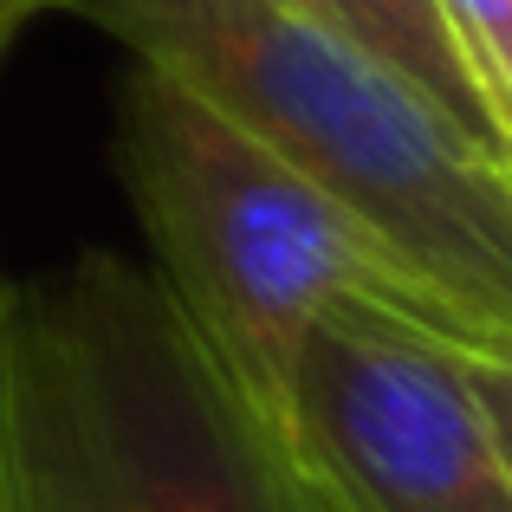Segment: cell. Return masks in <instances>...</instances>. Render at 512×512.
Here are the masks:
<instances>
[{
	"label": "cell",
	"instance_id": "6da1fadb",
	"mask_svg": "<svg viewBox=\"0 0 512 512\" xmlns=\"http://www.w3.org/2000/svg\"><path fill=\"white\" fill-rule=\"evenodd\" d=\"M208 91L344 208L474 357H512V163L292 0H46Z\"/></svg>",
	"mask_w": 512,
	"mask_h": 512
},
{
	"label": "cell",
	"instance_id": "7a4b0ae2",
	"mask_svg": "<svg viewBox=\"0 0 512 512\" xmlns=\"http://www.w3.org/2000/svg\"><path fill=\"white\" fill-rule=\"evenodd\" d=\"M0 461L26 512H299L266 428L130 253L0 292Z\"/></svg>",
	"mask_w": 512,
	"mask_h": 512
},
{
	"label": "cell",
	"instance_id": "3957f363",
	"mask_svg": "<svg viewBox=\"0 0 512 512\" xmlns=\"http://www.w3.org/2000/svg\"><path fill=\"white\" fill-rule=\"evenodd\" d=\"M111 163L150 240V273L260 428L279 415L305 325L331 305H376L474 350L441 299H428L344 208L208 91L150 59H130L117 85Z\"/></svg>",
	"mask_w": 512,
	"mask_h": 512
},
{
	"label": "cell",
	"instance_id": "277c9868",
	"mask_svg": "<svg viewBox=\"0 0 512 512\" xmlns=\"http://www.w3.org/2000/svg\"><path fill=\"white\" fill-rule=\"evenodd\" d=\"M467 357L376 305L318 312L266 428L299 512H512Z\"/></svg>",
	"mask_w": 512,
	"mask_h": 512
},
{
	"label": "cell",
	"instance_id": "5b68a950",
	"mask_svg": "<svg viewBox=\"0 0 512 512\" xmlns=\"http://www.w3.org/2000/svg\"><path fill=\"white\" fill-rule=\"evenodd\" d=\"M299 13H312L325 33H338L344 46H357L363 59H376L383 72H396L409 91H422L461 137H474L480 150L506 156L512 143L493 117V104L480 98V78L467 65L461 39L448 33L435 0H292Z\"/></svg>",
	"mask_w": 512,
	"mask_h": 512
},
{
	"label": "cell",
	"instance_id": "8992f818",
	"mask_svg": "<svg viewBox=\"0 0 512 512\" xmlns=\"http://www.w3.org/2000/svg\"><path fill=\"white\" fill-rule=\"evenodd\" d=\"M448 33L461 39L467 65L480 78V98L493 104L506 143H512V0H435Z\"/></svg>",
	"mask_w": 512,
	"mask_h": 512
},
{
	"label": "cell",
	"instance_id": "52a82bcc",
	"mask_svg": "<svg viewBox=\"0 0 512 512\" xmlns=\"http://www.w3.org/2000/svg\"><path fill=\"white\" fill-rule=\"evenodd\" d=\"M474 370V389L487 402V422H493V441H500L506 467H512V357H467Z\"/></svg>",
	"mask_w": 512,
	"mask_h": 512
},
{
	"label": "cell",
	"instance_id": "ba28073f",
	"mask_svg": "<svg viewBox=\"0 0 512 512\" xmlns=\"http://www.w3.org/2000/svg\"><path fill=\"white\" fill-rule=\"evenodd\" d=\"M0 512H26V506H20V493H13V474H7V461H0Z\"/></svg>",
	"mask_w": 512,
	"mask_h": 512
},
{
	"label": "cell",
	"instance_id": "9c48e42d",
	"mask_svg": "<svg viewBox=\"0 0 512 512\" xmlns=\"http://www.w3.org/2000/svg\"><path fill=\"white\" fill-rule=\"evenodd\" d=\"M13 33H20V13H7V7H0V52H7V39Z\"/></svg>",
	"mask_w": 512,
	"mask_h": 512
},
{
	"label": "cell",
	"instance_id": "30bf717a",
	"mask_svg": "<svg viewBox=\"0 0 512 512\" xmlns=\"http://www.w3.org/2000/svg\"><path fill=\"white\" fill-rule=\"evenodd\" d=\"M0 7H7V13H20V20H26V13H39L46 0H0Z\"/></svg>",
	"mask_w": 512,
	"mask_h": 512
}]
</instances>
